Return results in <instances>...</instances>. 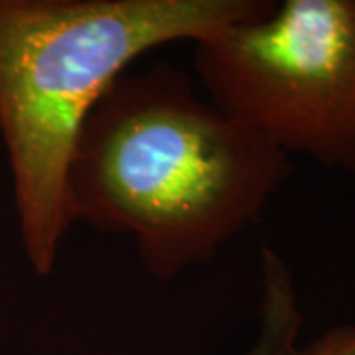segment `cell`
Listing matches in <instances>:
<instances>
[{
	"label": "cell",
	"mask_w": 355,
	"mask_h": 355,
	"mask_svg": "<svg viewBox=\"0 0 355 355\" xmlns=\"http://www.w3.org/2000/svg\"><path fill=\"white\" fill-rule=\"evenodd\" d=\"M291 156L202 97L170 64L123 73L85 119L67 166L69 221L128 235L156 280L214 261L254 225Z\"/></svg>",
	"instance_id": "obj_1"
},
{
	"label": "cell",
	"mask_w": 355,
	"mask_h": 355,
	"mask_svg": "<svg viewBox=\"0 0 355 355\" xmlns=\"http://www.w3.org/2000/svg\"><path fill=\"white\" fill-rule=\"evenodd\" d=\"M304 314L294 277L282 254L265 245L261 249V306L259 328L245 355H300Z\"/></svg>",
	"instance_id": "obj_4"
},
{
	"label": "cell",
	"mask_w": 355,
	"mask_h": 355,
	"mask_svg": "<svg viewBox=\"0 0 355 355\" xmlns=\"http://www.w3.org/2000/svg\"><path fill=\"white\" fill-rule=\"evenodd\" d=\"M300 355H355V322L331 326L300 347Z\"/></svg>",
	"instance_id": "obj_5"
},
{
	"label": "cell",
	"mask_w": 355,
	"mask_h": 355,
	"mask_svg": "<svg viewBox=\"0 0 355 355\" xmlns=\"http://www.w3.org/2000/svg\"><path fill=\"white\" fill-rule=\"evenodd\" d=\"M223 113L286 156L355 176V0H284L193 42Z\"/></svg>",
	"instance_id": "obj_3"
},
{
	"label": "cell",
	"mask_w": 355,
	"mask_h": 355,
	"mask_svg": "<svg viewBox=\"0 0 355 355\" xmlns=\"http://www.w3.org/2000/svg\"><path fill=\"white\" fill-rule=\"evenodd\" d=\"M270 0H0V139L26 261L50 277L71 227L77 135L142 53L198 42L272 10Z\"/></svg>",
	"instance_id": "obj_2"
}]
</instances>
